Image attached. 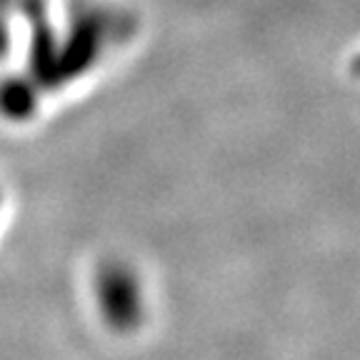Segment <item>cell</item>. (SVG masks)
Returning <instances> with one entry per match:
<instances>
[{
  "instance_id": "obj_1",
  "label": "cell",
  "mask_w": 360,
  "mask_h": 360,
  "mask_svg": "<svg viewBox=\"0 0 360 360\" xmlns=\"http://www.w3.org/2000/svg\"><path fill=\"white\" fill-rule=\"evenodd\" d=\"M98 298L105 321L118 330H130L143 318V290L133 270L125 265H105L98 276Z\"/></svg>"
}]
</instances>
